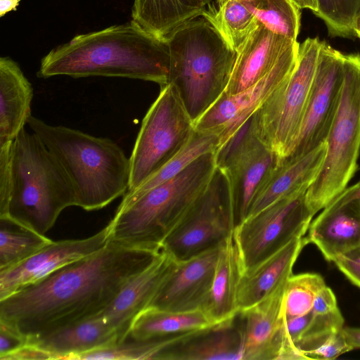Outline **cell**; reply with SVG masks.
Segmentation results:
<instances>
[{"instance_id":"39","label":"cell","mask_w":360,"mask_h":360,"mask_svg":"<svg viewBox=\"0 0 360 360\" xmlns=\"http://www.w3.org/2000/svg\"><path fill=\"white\" fill-rule=\"evenodd\" d=\"M333 262L352 284L360 288V245L339 255Z\"/></svg>"},{"instance_id":"4","label":"cell","mask_w":360,"mask_h":360,"mask_svg":"<svg viewBox=\"0 0 360 360\" xmlns=\"http://www.w3.org/2000/svg\"><path fill=\"white\" fill-rule=\"evenodd\" d=\"M164 39L170 56L168 83L195 123L225 91L236 51L202 15L185 22Z\"/></svg>"},{"instance_id":"20","label":"cell","mask_w":360,"mask_h":360,"mask_svg":"<svg viewBox=\"0 0 360 360\" xmlns=\"http://www.w3.org/2000/svg\"><path fill=\"white\" fill-rule=\"evenodd\" d=\"M243 337L238 314L229 321L188 332L160 352L164 360H243Z\"/></svg>"},{"instance_id":"23","label":"cell","mask_w":360,"mask_h":360,"mask_svg":"<svg viewBox=\"0 0 360 360\" xmlns=\"http://www.w3.org/2000/svg\"><path fill=\"white\" fill-rule=\"evenodd\" d=\"M30 341L53 359H73L119 342V336L101 312Z\"/></svg>"},{"instance_id":"32","label":"cell","mask_w":360,"mask_h":360,"mask_svg":"<svg viewBox=\"0 0 360 360\" xmlns=\"http://www.w3.org/2000/svg\"><path fill=\"white\" fill-rule=\"evenodd\" d=\"M245 3L255 18L267 29L297 41L300 8L291 0H252Z\"/></svg>"},{"instance_id":"47","label":"cell","mask_w":360,"mask_h":360,"mask_svg":"<svg viewBox=\"0 0 360 360\" xmlns=\"http://www.w3.org/2000/svg\"><path fill=\"white\" fill-rule=\"evenodd\" d=\"M357 184V198L360 199V180L356 183Z\"/></svg>"},{"instance_id":"42","label":"cell","mask_w":360,"mask_h":360,"mask_svg":"<svg viewBox=\"0 0 360 360\" xmlns=\"http://www.w3.org/2000/svg\"><path fill=\"white\" fill-rule=\"evenodd\" d=\"M343 331L352 349H360V327H344Z\"/></svg>"},{"instance_id":"11","label":"cell","mask_w":360,"mask_h":360,"mask_svg":"<svg viewBox=\"0 0 360 360\" xmlns=\"http://www.w3.org/2000/svg\"><path fill=\"white\" fill-rule=\"evenodd\" d=\"M304 188L283 198L237 225L233 232L243 273L277 252L291 240L306 235L314 214Z\"/></svg>"},{"instance_id":"18","label":"cell","mask_w":360,"mask_h":360,"mask_svg":"<svg viewBox=\"0 0 360 360\" xmlns=\"http://www.w3.org/2000/svg\"><path fill=\"white\" fill-rule=\"evenodd\" d=\"M286 282L238 313L243 337V360H278L283 347Z\"/></svg>"},{"instance_id":"1","label":"cell","mask_w":360,"mask_h":360,"mask_svg":"<svg viewBox=\"0 0 360 360\" xmlns=\"http://www.w3.org/2000/svg\"><path fill=\"white\" fill-rule=\"evenodd\" d=\"M161 251L109 240L98 251L1 300L0 320L34 339L98 314Z\"/></svg>"},{"instance_id":"21","label":"cell","mask_w":360,"mask_h":360,"mask_svg":"<svg viewBox=\"0 0 360 360\" xmlns=\"http://www.w3.org/2000/svg\"><path fill=\"white\" fill-rule=\"evenodd\" d=\"M297 42L271 31L258 21L236 51V62L224 93L236 94L257 82Z\"/></svg>"},{"instance_id":"35","label":"cell","mask_w":360,"mask_h":360,"mask_svg":"<svg viewBox=\"0 0 360 360\" xmlns=\"http://www.w3.org/2000/svg\"><path fill=\"white\" fill-rule=\"evenodd\" d=\"M344 323L345 319L340 310L323 315L314 314L309 326L296 345L297 349L302 355L303 352L318 347L331 335L341 330L345 327Z\"/></svg>"},{"instance_id":"29","label":"cell","mask_w":360,"mask_h":360,"mask_svg":"<svg viewBox=\"0 0 360 360\" xmlns=\"http://www.w3.org/2000/svg\"><path fill=\"white\" fill-rule=\"evenodd\" d=\"M219 144L220 136L218 134L212 131H199L195 129L186 145L139 186L128 191L123 195L120 205H124L135 200L150 189L172 179L202 155L214 153Z\"/></svg>"},{"instance_id":"46","label":"cell","mask_w":360,"mask_h":360,"mask_svg":"<svg viewBox=\"0 0 360 360\" xmlns=\"http://www.w3.org/2000/svg\"><path fill=\"white\" fill-rule=\"evenodd\" d=\"M214 0H198V1L200 2V4L203 6V7H208L210 6H211V4L214 1Z\"/></svg>"},{"instance_id":"24","label":"cell","mask_w":360,"mask_h":360,"mask_svg":"<svg viewBox=\"0 0 360 360\" xmlns=\"http://www.w3.org/2000/svg\"><path fill=\"white\" fill-rule=\"evenodd\" d=\"M307 244L305 236L296 238L255 268L243 273L237 296L239 312L262 301L286 281Z\"/></svg>"},{"instance_id":"17","label":"cell","mask_w":360,"mask_h":360,"mask_svg":"<svg viewBox=\"0 0 360 360\" xmlns=\"http://www.w3.org/2000/svg\"><path fill=\"white\" fill-rule=\"evenodd\" d=\"M221 246L177 262L148 307L171 311L200 309L211 289Z\"/></svg>"},{"instance_id":"13","label":"cell","mask_w":360,"mask_h":360,"mask_svg":"<svg viewBox=\"0 0 360 360\" xmlns=\"http://www.w3.org/2000/svg\"><path fill=\"white\" fill-rule=\"evenodd\" d=\"M344 60L345 54L321 42L299 135L292 153L287 158L304 155L326 141L340 103Z\"/></svg>"},{"instance_id":"48","label":"cell","mask_w":360,"mask_h":360,"mask_svg":"<svg viewBox=\"0 0 360 360\" xmlns=\"http://www.w3.org/2000/svg\"><path fill=\"white\" fill-rule=\"evenodd\" d=\"M226 0H217V5L218 4H220L224 1H226ZM238 1H243V2H248V1H252V0H238Z\"/></svg>"},{"instance_id":"43","label":"cell","mask_w":360,"mask_h":360,"mask_svg":"<svg viewBox=\"0 0 360 360\" xmlns=\"http://www.w3.org/2000/svg\"><path fill=\"white\" fill-rule=\"evenodd\" d=\"M20 0H0V16L3 17L11 11H15Z\"/></svg>"},{"instance_id":"41","label":"cell","mask_w":360,"mask_h":360,"mask_svg":"<svg viewBox=\"0 0 360 360\" xmlns=\"http://www.w3.org/2000/svg\"><path fill=\"white\" fill-rule=\"evenodd\" d=\"M53 359L47 352L30 342L17 352L7 356L4 360H46Z\"/></svg>"},{"instance_id":"33","label":"cell","mask_w":360,"mask_h":360,"mask_svg":"<svg viewBox=\"0 0 360 360\" xmlns=\"http://www.w3.org/2000/svg\"><path fill=\"white\" fill-rule=\"evenodd\" d=\"M326 285L318 273L292 274L287 280L284 293L285 319L304 315L312 309L318 292Z\"/></svg>"},{"instance_id":"28","label":"cell","mask_w":360,"mask_h":360,"mask_svg":"<svg viewBox=\"0 0 360 360\" xmlns=\"http://www.w3.org/2000/svg\"><path fill=\"white\" fill-rule=\"evenodd\" d=\"M212 326L200 309L171 311L148 307L135 317L127 338L148 340L172 337Z\"/></svg>"},{"instance_id":"19","label":"cell","mask_w":360,"mask_h":360,"mask_svg":"<svg viewBox=\"0 0 360 360\" xmlns=\"http://www.w3.org/2000/svg\"><path fill=\"white\" fill-rule=\"evenodd\" d=\"M176 263L174 258L162 250L148 267L122 287L110 304L102 311L108 323L117 333L119 342L128 337L134 319L149 307Z\"/></svg>"},{"instance_id":"37","label":"cell","mask_w":360,"mask_h":360,"mask_svg":"<svg viewBox=\"0 0 360 360\" xmlns=\"http://www.w3.org/2000/svg\"><path fill=\"white\" fill-rule=\"evenodd\" d=\"M12 141L0 143V217L6 211L11 186Z\"/></svg>"},{"instance_id":"25","label":"cell","mask_w":360,"mask_h":360,"mask_svg":"<svg viewBox=\"0 0 360 360\" xmlns=\"http://www.w3.org/2000/svg\"><path fill=\"white\" fill-rule=\"evenodd\" d=\"M33 88L20 67L8 56L0 58V143L12 141L27 124Z\"/></svg>"},{"instance_id":"38","label":"cell","mask_w":360,"mask_h":360,"mask_svg":"<svg viewBox=\"0 0 360 360\" xmlns=\"http://www.w3.org/2000/svg\"><path fill=\"white\" fill-rule=\"evenodd\" d=\"M30 339L18 329L0 320V359L17 352L30 343Z\"/></svg>"},{"instance_id":"10","label":"cell","mask_w":360,"mask_h":360,"mask_svg":"<svg viewBox=\"0 0 360 360\" xmlns=\"http://www.w3.org/2000/svg\"><path fill=\"white\" fill-rule=\"evenodd\" d=\"M234 228L229 181L217 167L206 188L164 240L161 250L182 262L221 246Z\"/></svg>"},{"instance_id":"40","label":"cell","mask_w":360,"mask_h":360,"mask_svg":"<svg viewBox=\"0 0 360 360\" xmlns=\"http://www.w3.org/2000/svg\"><path fill=\"white\" fill-rule=\"evenodd\" d=\"M336 297L330 288L326 285L316 295L311 311L323 315L339 311Z\"/></svg>"},{"instance_id":"44","label":"cell","mask_w":360,"mask_h":360,"mask_svg":"<svg viewBox=\"0 0 360 360\" xmlns=\"http://www.w3.org/2000/svg\"><path fill=\"white\" fill-rule=\"evenodd\" d=\"M300 8H309L314 13L318 10L316 0H291Z\"/></svg>"},{"instance_id":"45","label":"cell","mask_w":360,"mask_h":360,"mask_svg":"<svg viewBox=\"0 0 360 360\" xmlns=\"http://www.w3.org/2000/svg\"><path fill=\"white\" fill-rule=\"evenodd\" d=\"M353 28L354 35L360 39V4L355 16Z\"/></svg>"},{"instance_id":"31","label":"cell","mask_w":360,"mask_h":360,"mask_svg":"<svg viewBox=\"0 0 360 360\" xmlns=\"http://www.w3.org/2000/svg\"><path fill=\"white\" fill-rule=\"evenodd\" d=\"M52 241L11 220L0 219V271L21 262Z\"/></svg>"},{"instance_id":"26","label":"cell","mask_w":360,"mask_h":360,"mask_svg":"<svg viewBox=\"0 0 360 360\" xmlns=\"http://www.w3.org/2000/svg\"><path fill=\"white\" fill-rule=\"evenodd\" d=\"M242 274L232 234L221 246L211 289L200 309L213 326L229 321L239 313L237 296Z\"/></svg>"},{"instance_id":"7","label":"cell","mask_w":360,"mask_h":360,"mask_svg":"<svg viewBox=\"0 0 360 360\" xmlns=\"http://www.w3.org/2000/svg\"><path fill=\"white\" fill-rule=\"evenodd\" d=\"M323 162L306 192L314 215L341 193L357 169L360 152V54L345 55L339 105L326 140Z\"/></svg>"},{"instance_id":"16","label":"cell","mask_w":360,"mask_h":360,"mask_svg":"<svg viewBox=\"0 0 360 360\" xmlns=\"http://www.w3.org/2000/svg\"><path fill=\"white\" fill-rule=\"evenodd\" d=\"M307 235L328 262L360 245V199L357 184L346 188L311 221Z\"/></svg>"},{"instance_id":"9","label":"cell","mask_w":360,"mask_h":360,"mask_svg":"<svg viewBox=\"0 0 360 360\" xmlns=\"http://www.w3.org/2000/svg\"><path fill=\"white\" fill-rule=\"evenodd\" d=\"M194 131V122L175 87L170 83L162 86L143 119L129 157L128 191L139 186L174 157Z\"/></svg>"},{"instance_id":"34","label":"cell","mask_w":360,"mask_h":360,"mask_svg":"<svg viewBox=\"0 0 360 360\" xmlns=\"http://www.w3.org/2000/svg\"><path fill=\"white\" fill-rule=\"evenodd\" d=\"M315 14L326 23L332 36L348 37L354 35V22L360 0H316Z\"/></svg>"},{"instance_id":"36","label":"cell","mask_w":360,"mask_h":360,"mask_svg":"<svg viewBox=\"0 0 360 360\" xmlns=\"http://www.w3.org/2000/svg\"><path fill=\"white\" fill-rule=\"evenodd\" d=\"M343 328L331 335L318 347L303 352L304 359L331 360L353 350L347 342Z\"/></svg>"},{"instance_id":"12","label":"cell","mask_w":360,"mask_h":360,"mask_svg":"<svg viewBox=\"0 0 360 360\" xmlns=\"http://www.w3.org/2000/svg\"><path fill=\"white\" fill-rule=\"evenodd\" d=\"M251 117L214 153L229 181L235 227L247 218L259 185L280 161L254 132Z\"/></svg>"},{"instance_id":"30","label":"cell","mask_w":360,"mask_h":360,"mask_svg":"<svg viewBox=\"0 0 360 360\" xmlns=\"http://www.w3.org/2000/svg\"><path fill=\"white\" fill-rule=\"evenodd\" d=\"M236 51L257 26L258 21L245 2L226 0L217 8L206 7L202 14Z\"/></svg>"},{"instance_id":"15","label":"cell","mask_w":360,"mask_h":360,"mask_svg":"<svg viewBox=\"0 0 360 360\" xmlns=\"http://www.w3.org/2000/svg\"><path fill=\"white\" fill-rule=\"evenodd\" d=\"M108 242L107 226L86 238L52 241L21 262L0 271V300L98 251Z\"/></svg>"},{"instance_id":"3","label":"cell","mask_w":360,"mask_h":360,"mask_svg":"<svg viewBox=\"0 0 360 360\" xmlns=\"http://www.w3.org/2000/svg\"><path fill=\"white\" fill-rule=\"evenodd\" d=\"M27 125L68 176L77 206L86 211L100 210L129 190V158L112 140L49 124L33 115Z\"/></svg>"},{"instance_id":"5","label":"cell","mask_w":360,"mask_h":360,"mask_svg":"<svg viewBox=\"0 0 360 360\" xmlns=\"http://www.w3.org/2000/svg\"><path fill=\"white\" fill-rule=\"evenodd\" d=\"M70 206L77 201L68 176L41 139L24 128L13 142L10 195L0 219L45 236Z\"/></svg>"},{"instance_id":"27","label":"cell","mask_w":360,"mask_h":360,"mask_svg":"<svg viewBox=\"0 0 360 360\" xmlns=\"http://www.w3.org/2000/svg\"><path fill=\"white\" fill-rule=\"evenodd\" d=\"M205 8L198 0H134L131 20L164 39L181 24L202 15Z\"/></svg>"},{"instance_id":"8","label":"cell","mask_w":360,"mask_h":360,"mask_svg":"<svg viewBox=\"0 0 360 360\" xmlns=\"http://www.w3.org/2000/svg\"><path fill=\"white\" fill-rule=\"evenodd\" d=\"M321 42L316 37L299 44L297 63L291 75L251 117L255 134L280 160L290 155L298 137Z\"/></svg>"},{"instance_id":"2","label":"cell","mask_w":360,"mask_h":360,"mask_svg":"<svg viewBox=\"0 0 360 360\" xmlns=\"http://www.w3.org/2000/svg\"><path fill=\"white\" fill-rule=\"evenodd\" d=\"M170 56L165 39L131 20L78 34L51 50L41 60L37 75L122 77L157 83L169 82Z\"/></svg>"},{"instance_id":"14","label":"cell","mask_w":360,"mask_h":360,"mask_svg":"<svg viewBox=\"0 0 360 360\" xmlns=\"http://www.w3.org/2000/svg\"><path fill=\"white\" fill-rule=\"evenodd\" d=\"M298 48L297 42L293 44L268 74L250 87L233 94L224 92L195 122V129L218 134L219 148L225 143L288 80L296 65Z\"/></svg>"},{"instance_id":"22","label":"cell","mask_w":360,"mask_h":360,"mask_svg":"<svg viewBox=\"0 0 360 360\" xmlns=\"http://www.w3.org/2000/svg\"><path fill=\"white\" fill-rule=\"evenodd\" d=\"M326 151L324 142L304 155L280 160L259 185L247 217L283 198L309 188L319 172Z\"/></svg>"},{"instance_id":"6","label":"cell","mask_w":360,"mask_h":360,"mask_svg":"<svg viewBox=\"0 0 360 360\" xmlns=\"http://www.w3.org/2000/svg\"><path fill=\"white\" fill-rule=\"evenodd\" d=\"M216 169L215 153L205 154L172 179L119 205L107 225L109 240L161 250L164 240L206 188Z\"/></svg>"}]
</instances>
